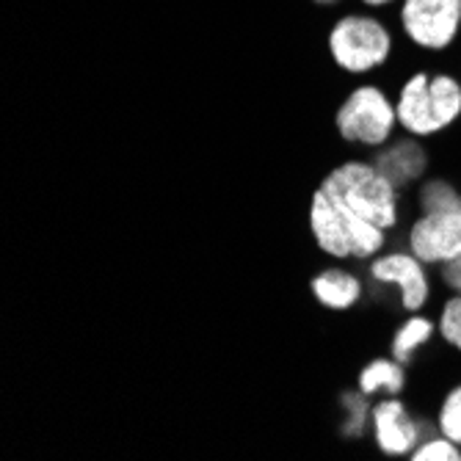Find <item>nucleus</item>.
<instances>
[{"instance_id": "14", "label": "nucleus", "mask_w": 461, "mask_h": 461, "mask_svg": "<svg viewBox=\"0 0 461 461\" xmlns=\"http://www.w3.org/2000/svg\"><path fill=\"white\" fill-rule=\"evenodd\" d=\"M458 204H461V183L453 175H442V172H431L409 194L411 213L445 211V207H458Z\"/></svg>"}, {"instance_id": "21", "label": "nucleus", "mask_w": 461, "mask_h": 461, "mask_svg": "<svg viewBox=\"0 0 461 461\" xmlns=\"http://www.w3.org/2000/svg\"><path fill=\"white\" fill-rule=\"evenodd\" d=\"M312 4H315L318 9H334V6L346 4V0H312Z\"/></svg>"}, {"instance_id": "3", "label": "nucleus", "mask_w": 461, "mask_h": 461, "mask_svg": "<svg viewBox=\"0 0 461 461\" xmlns=\"http://www.w3.org/2000/svg\"><path fill=\"white\" fill-rule=\"evenodd\" d=\"M307 230L323 258L351 266H365L375 255H382L395 238L354 213L351 207L340 204L321 185L312 188L307 202Z\"/></svg>"}, {"instance_id": "15", "label": "nucleus", "mask_w": 461, "mask_h": 461, "mask_svg": "<svg viewBox=\"0 0 461 461\" xmlns=\"http://www.w3.org/2000/svg\"><path fill=\"white\" fill-rule=\"evenodd\" d=\"M370 406L373 398H367L357 384L338 395V434L346 442H362L365 437H370Z\"/></svg>"}, {"instance_id": "9", "label": "nucleus", "mask_w": 461, "mask_h": 461, "mask_svg": "<svg viewBox=\"0 0 461 461\" xmlns=\"http://www.w3.org/2000/svg\"><path fill=\"white\" fill-rule=\"evenodd\" d=\"M401 243L431 268L453 260L461 255V204L445 207V211L411 213L401 230Z\"/></svg>"}, {"instance_id": "10", "label": "nucleus", "mask_w": 461, "mask_h": 461, "mask_svg": "<svg viewBox=\"0 0 461 461\" xmlns=\"http://www.w3.org/2000/svg\"><path fill=\"white\" fill-rule=\"evenodd\" d=\"M370 158L379 166V172L403 194H411L417 183H423L437 169V155L431 149V141L406 133L393 136L384 147L373 149Z\"/></svg>"}, {"instance_id": "11", "label": "nucleus", "mask_w": 461, "mask_h": 461, "mask_svg": "<svg viewBox=\"0 0 461 461\" xmlns=\"http://www.w3.org/2000/svg\"><path fill=\"white\" fill-rule=\"evenodd\" d=\"M310 293L321 310L343 315L354 312L367 293V276L365 271L351 268V263H334L323 266L310 276Z\"/></svg>"}, {"instance_id": "18", "label": "nucleus", "mask_w": 461, "mask_h": 461, "mask_svg": "<svg viewBox=\"0 0 461 461\" xmlns=\"http://www.w3.org/2000/svg\"><path fill=\"white\" fill-rule=\"evenodd\" d=\"M409 461H461V445H456L450 437L431 431L420 445L414 447Z\"/></svg>"}, {"instance_id": "12", "label": "nucleus", "mask_w": 461, "mask_h": 461, "mask_svg": "<svg viewBox=\"0 0 461 461\" xmlns=\"http://www.w3.org/2000/svg\"><path fill=\"white\" fill-rule=\"evenodd\" d=\"M434 340H439L437 338V312H431V310L409 312L393 329L390 340H387V354L395 357L406 367H417Z\"/></svg>"}, {"instance_id": "1", "label": "nucleus", "mask_w": 461, "mask_h": 461, "mask_svg": "<svg viewBox=\"0 0 461 461\" xmlns=\"http://www.w3.org/2000/svg\"><path fill=\"white\" fill-rule=\"evenodd\" d=\"M318 185L331 194L340 204L351 207L354 213L367 219L370 224L387 230L390 235H401L411 207L409 194L398 191L373 163L367 155L343 158L326 169V175L318 180Z\"/></svg>"}, {"instance_id": "6", "label": "nucleus", "mask_w": 461, "mask_h": 461, "mask_svg": "<svg viewBox=\"0 0 461 461\" xmlns=\"http://www.w3.org/2000/svg\"><path fill=\"white\" fill-rule=\"evenodd\" d=\"M367 285L375 290H398V312H423L431 310L437 296V274L420 258H414L403 243L387 246L382 255H375L365 266Z\"/></svg>"}, {"instance_id": "4", "label": "nucleus", "mask_w": 461, "mask_h": 461, "mask_svg": "<svg viewBox=\"0 0 461 461\" xmlns=\"http://www.w3.org/2000/svg\"><path fill=\"white\" fill-rule=\"evenodd\" d=\"M393 28L370 12H348L326 31V56L343 75L365 77L395 59Z\"/></svg>"}, {"instance_id": "20", "label": "nucleus", "mask_w": 461, "mask_h": 461, "mask_svg": "<svg viewBox=\"0 0 461 461\" xmlns=\"http://www.w3.org/2000/svg\"><path fill=\"white\" fill-rule=\"evenodd\" d=\"M393 4H401V0H359V6H365L367 12H375V9H387Z\"/></svg>"}, {"instance_id": "5", "label": "nucleus", "mask_w": 461, "mask_h": 461, "mask_svg": "<svg viewBox=\"0 0 461 461\" xmlns=\"http://www.w3.org/2000/svg\"><path fill=\"white\" fill-rule=\"evenodd\" d=\"M334 133L346 147L365 152L384 147L401 133L395 95H390L382 83H357L343 95L334 111Z\"/></svg>"}, {"instance_id": "2", "label": "nucleus", "mask_w": 461, "mask_h": 461, "mask_svg": "<svg viewBox=\"0 0 461 461\" xmlns=\"http://www.w3.org/2000/svg\"><path fill=\"white\" fill-rule=\"evenodd\" d=\"M398 128L406 136L439 141L461 128V75L411 69L395 89Z\"/></svg>"}, {"instance_id": "19", "label": "nucleus", "mask_w": 461, "mask_h": 461, "mask_svg": "<svg viewBox=\"0 0 461 461\" xmlns=\"http://www.w3.org/2000/svg\"><path fill=\"white\" fill-rule=\"evenodd\" d=\"M434 274H437V285L442 293H461V255L434 268Z\"/></svg>"}, {"instance_id": "7", "label": "nucleus", "mask_w": 461, "mask_h": 461, "mask_svg": "<svg viewBox=\"0 0 461 461\" xmlns=\"http://www.w3.org/2000/svg\"><path fill=\"white\" fill-rule=\"evenodd\" d=\"M398 31L426 56L450 53L461 41V0H401Z\"/></svg>"}, {"instance_id": "8", "label": "nucleus", "mask_w": 461, "mask_h": 461, "mask_svg": "<svg viewBox=\"0 0 461 461\" xmlns=\"http://www.w3.org/2000/svg\"><path fill=\"white\" fill-rule=\"evenodd\" d=\"M431 431L434 414H420L406 395H382L370 406V442L384 458H409Z\"/></svg>"}, {"instance_id": "16", "label": "nucleus", "mask_w": 461, "mask_h": 461, "mask_svg": "<svg viewBox=\"0 0 461 461\" xmlns=\"http://www.w3.org/2000/svg\"><path fill=\"white\" fill-rule=\"evenodd\" d=\"M437 338L445 351L461 357V293H442L437 307Z\"/></svg>"}, {"instance_id": "17", "label": "nucleus", "mask_w": 461, "mask_h": 461, "mask_svg": "<svg viewBox=\"0 0 461 461\" xmlns=\"http://www.w3.org/2000/svg\"><path fill=\"white\" fill-rule=\"evenodd\" d=\"M431 414H434L437 431L450 437L456 445H461V375L439 393Z\"/></svg>"}, {"instance_id": "13", "label": "nucleus", "mask_w": 461, "mask_h": 461, "mask_svg": "<svg viewBox=\"0 0 461 461\" xmlns=\"http://www.w3.org/2000/svg\"><path fill=\"white\" fill-rule=\"evenodd\" d=\"M409 370L390 354H375L370 357L359 373H357V387L367 398H382V395H406L409 393Z\"/></svg>"}]
</instances>
